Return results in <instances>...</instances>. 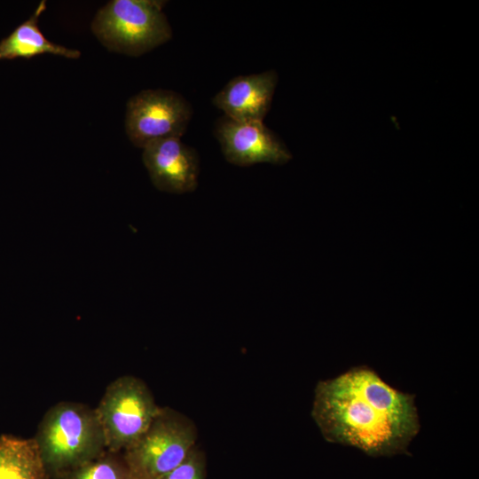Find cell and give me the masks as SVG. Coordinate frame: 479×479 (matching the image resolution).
Returning a JSON list of instances; mask_svg holds the SVG:
<instances>
[{"instance_id": "6da1fadb", "label": "cell", "mask_w": 479, "mask_h": 479, "mask_svg": "<svg viewBox=\"0 0 479 479\" xmlns=\"http://www.w3.org/2000/svg\"><path fill=\"white\" fill-rule=\"evenodd\" d=\"M311 416L326 441L373 457L408 453L420 430L414 396L390 387L366 366L318 381Z\"/></svg>"}, {"instance_id": "7a4b0ae2", "label": "cell", "mask_w": 479, "mask_h": 479, "mask_svg": "<svg viewBox=\"0 0 479 479\" xmlns=\"http://www.w3.org/2000/svg\"><path fill=\"white\" fill-rule=\"evenodd\" d=\"M34 439L46 470L56 472L70 471L106 450L96 410L75 402L51 406Z\"/></svg>"}, {"instance_id": "3957f363", "label": "cell", "mask_w": 479, "mask_h": 479, "mask_svg": "<svg viewBox=\"0 0 479 479\" xmlns=\"http://www.w3.org/2000/svg\"><path fill=\"white\" fill-rule=\"evenodd\" d=\"M165 3L112 0L98 11L91 30L109 51L140 56L172 37L171 27L162 11Z\"/></svg>"}, {"instance_id": "277c9868", "label": "cell", "mask_w": 479, "mask_h": 479, "mask_svg": "<svg viewBox=\"0 0 479 479\" xmlns=\"http://www.w3.org/2000/svg\"><path fill=\"white\" fill-rule=\"evenodd\" d=\"M197 437L191 419L161 407L147 429L124 451L131 479H161L186 458Z\"/></svg>"}, {"instance_id": "5b68a950", "label": "cell", "mask_w": 479, "mask_h": 479, "mask_svg": "<svg viewBox=\"0 0 479 479\" xmlns=\"http://www.w3.org/2000/svg\"><path fill=\"white\" fill-rule=\"evenodd\" d=\"M160 408L141 379L123 375L112 381L95 409L106 450L128 449L147 429Z\"/></svg>"}, {"instance_id": "8992f818", "label": "cell", "mask_w": 479, "mask_h": 479, "mask_svg": "<svg viewBox=\"0 0 479 479\" xmlns=\"http://www.w3.org/2000/svg\"><path fill=\"white\" fill-rule=\"evenodd\" d=\"M192 115L191 104L169 90H145L127 102L125 130L130 142L144 148L151 142L179 137Z\"/></svg>"}, {"instance_id": "52a82bcc", "label": "cell", "mask_w": 479, "mask_h": 479, "mask_svg": "<svg viewBox=\"0 0 479 479\" xmlns=\"http://www.w3.org/2000/svg\"><path fill=\"white\" fill-rule=\"evenodd\" d=\"M215 135L226 161L236 166L284 164L292 158L285 144L263 122H240L224 116L216 124Z\"/></svg>"}, {"instance_id": "ba28073f", "label": "cell", "mask_w": 479, "mask_h": 479, "mask_svg": "<svg viewBox=\"0 0 479 479\" xmlns=\"http://www.w3.org/2000/svg\"><path fill=\"white\" fill-rule=\"evenodd\" d=\"M142 159L152 183L158 190L180 194L197 188L200 172L198 153L179 137L149 143L143 148Z\"/></svg>"}, {"instance_id": "9c48e42d", "label": "cell", "mask_w": 479, "mask_h": 479, "mask_svg": "<svg viewBox=\"0 0 479 479\" xmlns=\"http://www.w3.org/2000/svg\"><path fill=\"white\" fill-rule=\"evenodd\" d=\"M277 83L274 70L239 75L229 81L212 102L232 120L263 122L271 108Z\"/></svg>"}, {"instance_id": "30bf717a", "label": "cell", "mask_w": 479, "mask_h": 479, "mask_svg": "<svg viewBox=\"0 0 479 479\" xmlns=\"http://www.w3.org/2000/svg\"><path fill=\"white\" fill-rule=\"evenodd\" d=\"M46 2L41 1L27 20L20 24L8 36L0 41V60L17 58L31 59L43 54H52L67 59H78L81 52L49 41L38 27Z\"/></svg>"}, {"instance_id": "8fae6325", "label": "cell", "mask_w": 479, "mask_h": 479, "mask_svg": "<svg viewBox=\"0 0 479 479\" xmlns=\"http://www.w3.org/2000/svg\"><path fill=\"white\" fill-rule=\"evenodd\" d=\"M34 438L0 436V479H46Z\"/></svg>"}, {"instance_id": "7c38bea8", "label": "cell", "mask_w": 479, "mask_h": 479, "mask_svg": "<svg viewBox=\"0 0 479 479\" xmlns=\"http://www.w3.org/2000/svg\"><path fill=\"white\" fill-rule=\"evenodd\" d=\"M106 450L98 457L70 470L69 479H131L127 465Z\"/></svg>"}, {"instance_id": "4fadbf2b", "label": "cell", "mask_w": 479, "mask_h": 479, "mask_svg": "<svg viewBox=\"0 0 479 479\" xmlns=\"http://www.w3.org/2000/svg\"><path fill=\"white\" fill-rule=\"evenodd\" d=\"M161 479H206L204 453L195 445L177 467Z\"/></svg>"}]
</instances>
